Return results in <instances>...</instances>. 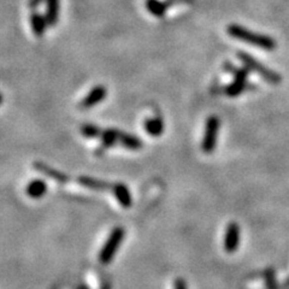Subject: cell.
Segmentation results:
<instances>
[{"label": "cell", "mask_w": 289, "mask_h": 289, "mask_svg": "<svg viewBox=\"0 0 289 289\" xmlns=\"http://www.w3.org/2000/svg\"><path fill=\"white\" fill-rule=\"evenodd\" d=\"M146 8L151 15L156 16V17H162L166 14L169 3L162 2V0H146Z\"/></svg>", "instance_id": "2e32d148"}, {"label": "cell", "mask_w": 289, "mask_h": 289, "mask_svg": "<svg viewBox=\"0 0 289 289\" xmlns=\"http://www.w3.org/2000/svg\"><path fill=\"white\" fill-rule=\"evenodd\" d=\"M47 184L41 178H35L30 181L26 187V194L31 199H40L46 194Z\"/></svg>", "instance_id": "8fae6325"}, {"label": "cell", "mask_w": 289, "mask_h": 289, "mask_svg": "<svg viewBox=\"0 0 289 289\" xmlns=\"http://www.w3.org/2000/svg\"><path fill=\"white\" fill-rule=\"evenodd\" d=\"M119 135H121V131L117 129H112V128L103 130L100 139H102V144L104 149H110V147L115 146L116 143L119 142Z\"/></svg>", "instance_id": "e0dca14e"}, {"label": "cell", "mask_w": 289, "mask_h": 289, "mask_svg": "<svg viewBox=\"0 0 289 289\" xmlns=\"http://www.w3.org/2000/svg\"><path fill=\"white\" fill-rule=\"evenodd\" d=\"M237 58L240 59L241 62L244 63L245 67L250 69L251 71L257 72V74L260 75L266 82L272 83V84H277L282 81L281 75L277 74V72L271 70V69L266 68L265 65L262 64V63L257 61L256 58L252 57L251 55H248L246 52H237Z\"/></svg>", "instance_id": "7a4b0ae2"}, {"label": "cell", "mask_w": 289, "mask_h": 289, "mask_svg": "<svg viewBox=\"0 0 289 289\" xmlns=\"http://www.w3.org/2000/svg\"><path fill=\"white\" fill-rule=\"evenodd\" d=\"M123 237H124L123 228L117 227L111 231L108 241H106L105 245H104V247L102 248V252H100L99 254L100 262H102L103 264H109L110 262H111L116 252H117L119 245H121Z\"/></svg>", "instance_id": "3957f363"}, {"label": "cell", "mask_w": 289, "mask_h": 289, "mask_svg": "<svg viewBox=\"0 0 289 289\" xmlns=\"http://www.w3.org/2000/svg\"><path fill=\"white\" fill-rule=\"evenodd\" d=\"M240 243V227L237 223L230 222L227 227L224 236V250L228 253H234Z\"/></svg>", "instance_id": "52a82bcc"}, {"label": "cell", "mask_w": 289, "mask_h": 289, "mask_svg": "<svg viewBox=\"0 0 289 289\" xmlns=\"http://www.w3.org/2000/svg\"><path fill=\"white\" fill-rule=\"evenodd\" d=\"M143 129L146 130V133L152 137H158L163 134L165 127L164 122L160 117H152L144 121L143 123Z\"/></svg>", "instance_id": "5bb4252c"}, {"label": "cell", "mask_w": 289, "mask_h": 289, "mask_svg": "<svg viewBox=\"0 0 289 289\" xmlns=\"http://www.w3.org/2000/svg\"><path fill=\"white\" fill-rule=\"evenodd\" d=\"M46 12L45 16L49 22V26H56L59 20V11H61V0H46Z\"/></svg>", "instance_id": "4fadbf2b"}, {"label": "cell", "mask_w": 289, "mask_h": 289, "mask_svg": "<svg viewBox=\"0 0 289 289\" xmlns=\"http://www.w3.org/2000/svg\"><path fill=\"white\" fill-rule=\"evenodd\" d=\"M106 95H108V89H106V87L102 86V84L95 86L94 88H92V90H90V92L82 99V102L80 103V108L83 110L92 109L95 105L102 103L103 100L106 98Z\"/></svg>", "instance_id": "8992f818"}, {"label": "cell", "mask_w": 289, "mask_h": 289, "mask_svg": "<svg viewBox=\"0 0 289 289\" xmlns=\"http://www.w3.org/2000/svg\"><path fill=\"white\" fill-rule=\"evenodd\" d=\"M45 2L46 0H29V3H28V6H29L31 10H36V9Z\"/></svg>", "instance_id": "ffe728a7"}, {"label": "cell", "mask_w": 289, "mask_h": 289, "mask_svg": "<svg viewBox=\"0 0 289 289\" xmlns=\"http://www.w3.org/2000/svg\"><path fill=\"white\" fill-rule=\"evenodd\" d=\"M77 183L81 186L89 188L93 190H106L112 188V184H110L109 182L98 180V178L89 177V176H78L77 177Z\"/></svg>", "instance_id": "7c38bea8"}, {"label": "cell", "mask_w": 289, "mask_h": 289, "mask_svg": "<svg viewBox=\"0 0 289 289\" xmlns=\"http://www.w3.org/2000/svg\"><path fill=\"white\" fill-rule=\"evenodd\" d=\"M112 191H114V196L116 199L118 200V203L121 204L122 207L124 209H129L133 205V199H131V194L128 188L123 183H114L112 184Z\"/></svg>", "instance_id": "9c48e42d"}, {"label": "cell", "mask_w": 289, "mask_h": 289, "mask_svg": "<svg viewBox=\"0 0 289 289\" xmlns=\"http://www.w3.org/2000/svg\"><path fill=\"white\" fill-rule=\"evenodd\" d=\"M221 122L217 116H210L206 121L205 133H204V137L202 141V150L203 152L212 153L216 150L217 146V139H218V130Z\"/></svg>", "instance_id": "277c9868"}, {"label": "cell", "mask_w": 289, "mask_h": 289, "mask_svg": "<svg viewBox=\"0 0 289 289\" xmlns=\"http://www.w3.org/2000/svg\"><path fill=\"white\" fill-rule=\"evenodd\" d=\"M103 289H110V288H109V285H108V284H106V285H104V287H103Z\"/></svg>", "instance_id": "44dd1931"}, {"label": "cell", "mask_w": 289, "mask_h": 289, "mask_svg": "<svg viewBox=\"0 0 289 289\" xmlns=\"http://www.w3.org/2000/svg\"><path fill=\"white\" fill-rule=\"evenodd\" d=\"M119 143L124 149L130 151H139L143 147V142L141 141L140 137L128 133H123V131H121V135H119Z\"/></svg>", "instance_id": "9a60e30c"}, {"label": "cell", "mask_w": 289, "mask_h": 289, "mask_svg": "<svg viewBox=\"0 0 289 289\" xmlns=\"http://www.w3.org/2000/svg\"><path fill=\"white\" fill-rule=\"evenodd\" d=\"M34 169H36L37 171H40L41 174L49 176L52 180L61 182V183H67V182L70 181V176L64 174V172L58 171L57 169L52 168L49 164H45L42 162H35L34 163Z\"/></svg>", "instance_id": "ba28073f"}, {"label": "cell", "mask_w": 289, "mask_h": 289, "mask_svg": "<svg viewBox=\"0 0 289 289\" xmlns=\"http://www.w3.org/2000/svg\"><path fill=\"white\" fill-rule=\"evenodd\" d=\"M250 69L248 68H241L237 69L235 71V78L231 83H229L227 87H225L224 92L228 97L230 98H235V97L240 95L241 93H244L247 88V77L248 74H250Z\"/></svg>", "instance_id": "5b68a950"}, {"label": "cell", "mask_w": 289, "mask_h": 289, "mask_svg": "<svg viewBox=\"0 0 289 289\" xmlns=\"http://www.w3.org/2000/svg\"><path fill=\"white\" fill-rule=\"evenodd\" d=\"M80 131L84 137H87V139H97V137L102 136L103 134V129H100L98 125L90 123L81 125Z\"/></svg>", "instance_id": "ac0fdd59"}, {"label": "cell", "mask_w": 289, "mask_h": 289, "mask_svg": "<svg viewBox=\"0 0 289 289\" xmlns=\"http://www.w3.org/2000/svg\"><path fill=\"white\" fill-rule=\"evenodd\" d=\"M174 289H187L186 281L183 278H176L174 283Z\"/></svg>", "instance_id": "d6986e66"}, {"label": "cell", "mask_w": 289, "mask_h": 289, "mask_svg": "<svg viewBox=\"0 0 289 289\" xmlns=\"http://www.w3.org/2000/svg\"><path fill=\"white\" fill-rule=\"evenodd\" d=\"M29 21H30L31 30H33L34 35L37 37H41L43 34H45L47 26H49V22H47L46 16L39 14V12H36V11H33L29 17Z\"/></svg>", "instance_id": "30bf717a"}, {"label": "cell", "mask_w": 289, "mask_h": 289, "mask_svg": "<svg viewBox=\"0 0 289 289\" xmlns=\"http://www.w3.org/2000/svg\"><path fill=\"white\" fill-rule=\"evenodd\" d=\"M227 33L229 36L234 37V39L238 40V41L257 46L259 49L265 50V51H274L276 46H277L276 41L271 36L254 33V31H251L247 28L238 26V24H229L227 27Z\"/></svg>", "instance_id": "6da1fadb"}]
</instances>
